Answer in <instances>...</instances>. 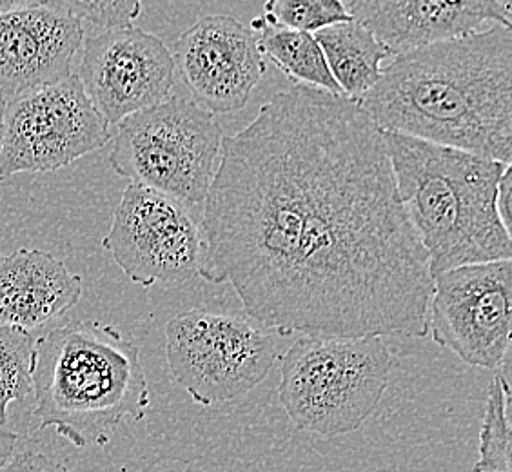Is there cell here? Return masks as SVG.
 <instances>
[{
	"label": "cell",
	"mask_w": 512,
	"mask_h": 472,
	"mask_svg": "<svg viewBox=\"0 0 512 472\" xmlns=\"http://www.w3.org/2000/svg\"><path fill=\"white\" fill-rule=\"evenodd\" d=\"M200 231L198 276L276 335L429 336V258L353 100L293 84L224 137Z\"/></svg>",
	"instance_id": "1"
},
{
	"label": "cell",
	"mask_w": 512,
	"mask_h": 472,
	"mask_svg": "<svg viewBox=\"0 0 512 472\" xmlns=\"http://www.w3.org/2000/svg\"><path fill=\"white\" fill-rule=\"evenodd\" d=\"M356 104L382 131L511 166L512 30L398 55Z\"/></svg>",
	"instance_id": "2"
},
{
	"label": "cell",
	"mask_w": 512,
	"mask_h": 472,
	"mask_svg": "<svg viewBox=\"0 0 512 472\" xmlns=\"http://www.w3.org/2000/svg\"><path fill=\"white\" fill-rule=\"evenodd\" d=\"M394 182L429 258L431 276L456 267L511 260V231L496 211L511 166L384 131Z\"/></svg>",
	"instance_id": "3"
},
{
	"label": "cell",
	"mask_w": 512,
	"mask_h": 472,
	"mask_svg": "<svg viewBox=\"0 0 512 472\" xmlns=\"http://www.w3.org/2000/svg\"><path fill=\"white\" fill-rule=\"evenodd\" d=\"M35 418L77 449L104 443L126 418L140 422L151 396L140 349L113 325L69 322L35 342Z\"/></svg>",
	"instance_id": "4"
},
{
	"label": "cell",
	"mask_w": 512,
	"mask_h": 472,
	"mask_svg": "<svg viewBox=\"0 0 512 472\" xmlns=\"http://www.w3.org/2000/svg\"><path fill=\"white\" fill-rule=\"evenodd\" d=\"M391 371L393 353L382 336H300L280 356L278 398L298 431L342 436L375 413Z\"/></svg>",
	"instance_id": "5"
},
{
	"label": "cell",
	"mask_w": 512,
	"mask_h": 472,
	"mask_svg": "<svg viewBox=\"0 0 512 472\" xmlns=\"http://www.w3.org/2000/svg\"><path fill=\"white\" fill-rule=\"evenodd\" d=\"M217 118L182 95H169L117 124L109 164L129 184L184 207L204 206L222 151Z\"/></svg>",
	"instance_id": "6"
},
{
	"label": "cell",
	"mask_w": 512,
	"mask_h": 472,
	"mask_svg": "<svg viewBox=\"0 0 512 472\" xmlns=\"http://www.w3.org/2000/svg\"><path fill=\"white\" fill-rule=\"evenodd\" d=\"M169 373L202 407L251 393L280 358L275 333L244 316L202 307L178 313L166 325Z\"/></svg>",
	"instance_id": "7"
},
{
	"label": "cell",
	"mask_w": 512,
	"mask_h": 472,
	"mask_svg": "<svg viewBox=\"0 0 512 472\" xmlns=\"http://www.w3.org/2000/svg\"><path fill=\"white\" fill-rule=\"evenodd\" d=\"M108 122L77 73L8 102L0 144V182L19 173H51L104 148Z\"/></svg>",
	"instance_id": "8"
},
{
	"label": "cell",
	"mask_w": 512,
	"mask_h": 472,
	"mask_svg": "<svg viewBox=\"0 0 512 472\" xmlns=\"http://www.w3.org/2000/svg\"><path fill=\"white\" fill-rule=\"evenodd\" d=\"M102 246L133 284L169 289L198 276L202 231L188 207L129 184Z\"/></svg>",
	"instance_id": "9"
},
{
	"label": "cell",
	"mask_w": 512,
	"mask_h": 472,
	"mask_svg": "<svg viewBox=\"0 0 512 472\" xmlns=\"http://www.w3.org/2000/svg\"><path fill=\"white\" fill-rule=\"evenodd\" d=\"M512 262L456 267L433 278L429 336L463 364L500 369L511 349Z\"/></svg>",
	"instance_id": "10"
},
{
	"label": "cell",
	"mask_w": 512,
	"mask_h": 472,
	"mask_svg": "<svg viewBox=\"0 0 512 472\" xmlns=\"http://www.w3.org/2000/svg\"><path fill=\"white\" fill-rule=\"evenodd\" d=\"M79 77L91 104L109 126L168 99L175 59L162 40L135 26L84 39Z\"/></svg>",
	"instance_id": "11"
},
{
	"label": "cell",
	"mask_w": 512,
	"mask_h": 472,
	"mask_svg": "<svg viewBox=\"0 0 512 472\" xmlns=\"http://www.w3.org/2000/svg\"><path fill=\"white\" fill-rule=\"evenodd\" d=\"M171 53L193 102L211 115L240 111L266 75L255 31L229 15L198 19Z\"/></svg>",
	"instance_id": "12"
},
{
	"label": "cell",
	"mask_w": 512,
	"mask_h": 472,
	"mask_svg": "<svg viewBox=\"0 0 512 472\" xmlns=\"http://www.w3.org/2000/svg\"><path fill=\"white\" fill-rule=\"evenodd\" d=\"M84 44V26L44 0H20L0 13V91L11 102L68 79Z\"/></svg>",
	"instance_id": "13"
},
{
	"label": "cell",
	"mask_w": 512,
	"mask_h": 472,
	"mask_svg": "<svg viewBox=\"0 0 512 472\" xmlns=\"http://www.w3.org/2000/svg\"><path fill=\"white\" fill-rule=\"evenodd\" d=\"M344 6L393 57L473 35L489 22L512 30L511 0H349Z\"/></svg>",
	"instance_id": "14"
},
{
	"label": "cell",
	"mask_w": 512,
	"mask_h": 472,
	"mask_svg": "<svg viewBox=\"0 0 512 472\" xmlns=\"http://www.w3.org/2000/svg\"><path fill=\"white\" fill-rule=\"evenodd\" d=\"M82 278L51 253L20 247L0 258V324L39 329L79 304Z\"/></svg>",
	"instance_id": "15"
},
{
	"label": "cell",
	"mask_w": 512,
	"mask_h": 472,
	"mask_svg": "<svg viewBox=\"0 0 512 472\" xmlns=\"http://www.w3.org/2000/svg\"><path fill=\"white\" fill-rule=\"evenodd\" d=\"M313 37L342 95L353 102L373 89L382 75V62L393 57L371 31L353 19L316 31Z\"/></svg>",
	"instance_id": "16"
},
{
	"label": "cell",
	"mask_w": 512,
	"mask_h": 472,
	"mask_svg": "<svg viewBox=\"0 0 512 472\" xmlns=\"http://www.w3.org/2000/svg\"><path fill=\"white\" fill-rule=\"evenodd\" d=\"M249 28L258 37V46L264 59L276 64L293 84L322 89L336 97H344L313 35L286 28L267 13L256 17Z\"/></svg>",
	"instance_id": "17"
},
{
	"label": "cell",
	"mask_w": 512,
	"mask_h": 472,
	"mask_svg": "<svg viewBox=\"0 0 512 472\" xmlns=\"http://www.w3.org/2000/svg\"><path fill=\"white\" fill-rule=\"evenodd\" d=\"M509 396V374H496L485 402L478 460L474 463L473 472H511Z\"/></svg>",
	"instance_id": "18"
},
{
	"label": "cell",
	"mask_w": 512,
	"mask_h": 472,
	"mask_svg": "<svg viewBox=\"0 0 512 472\" xmlns=\"http://www.w3.org/2000/svg\"><path fill=\"white\" fill-rule=\"evenodd\" d=\"M35 340L13 325L0 324V427L8 423V409L33 393Z\"/></svg>",
	"instance_id": "19"
},
{
	"label": "cell",
	"mask_w": 512,
	"mask_h": 472,
	"mask_svg": "<svg viewBox=\"0 0 512 472\" xmlns=\"http://www.w3.org/2000/svg\"><path fill=\"white\" fill-rule=\"evenodd\" d=\"M264 13L286 28L309 35L351 20L340 0H271L266 2Z\"/></svg>",
	"instance_id": "20"
},
{
	"label": "cell",
	"mask_w": 512,
	"mask_h": 472,
	"mask_svg": "<svg viewBox=\"0 0 512 472\" xmlns=\"http://www.w3.org/2000/svg\"><path fill=\"white\" fill-rule=\"evenodd\" d=\"M50 10L66 13L79 20L80 24H89L99 28L100 33L122 30L133 26V22L142 13V4L138 0H44Z\"/></svg>",
	"instance_id": "21"
},
{
	"label": "cell",
	"mask_w": 512,
	"mask_h": 472,
	"mask_svg": "<svg viewBox=\"0 0 512 472\" xmlns=\"http://www.w3.org/2000/svg\"><path fill=\"white\" fill-rule=\"evenodd\" d=\"M0 472H69L66 465L53 462L37 451H20L0 467Z\"/></svg>",
	"instance_id": "22"
},
{
	"label": "cell",
	"mask_w": 512,
	"mask_h": 472,
	"mask_svg": "<svg viewBox=\"0 0 512 472\" xmlns=\"http://www.w3.org/2000/svg\"><path fill=\"white\" fill-rule=\"evenodd\" d=\"M511 168L503 173L502 180L498 184V197H496V211L502 220L503 227L511 231V191H512Z\"/></svg>",
	"instance_id": "23"
},
{
	"label": "cell",
	"mask_w": 512,
	"mask_h": 472,
	"mask_svg": "<svg viewBox=\"0 0 512 472\" xmlns=\"http://www.w3.org/2000/svg\"><path fill=\"white\" fill-rule=\"evenodd\" d=\"M19 440V434L8 431L6 427H0V467L15 454Z\"/></svg>",
	"instance_id": "24"
},
{
	"label": "cell",
	"mask_w": 512,
	"mask_h": 472,
	"mask_svg": "<svg viewBox=\"0 0 512 472\" xmlns=\"http://www.w3.org/2000/svg\"><path fill=\"white\" fill-rule=\"evenodd\" d=\"M6 108H8V99L0 91V144H2V133H4V117H6Z\"/></svg>",
	"instance_id": "25"
}]
</instances>
